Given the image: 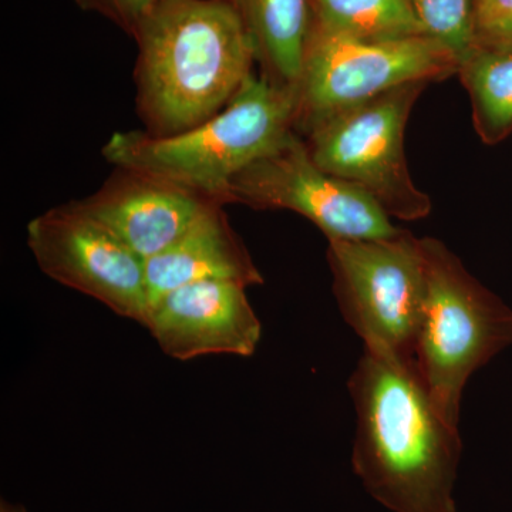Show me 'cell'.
Returning a JSON list of instances; mask_svg holds the SVG:
<instances>
[{
  "label": "cell",
  "mask_w": 512,
  "mask_h": 512,
  "mask_svg": "<svg viewBox=\"0 0 512 512\" xmlns=\"http://www.w3.org/2000/svg\"><path fill=\"white\" fill-rule=\"evenodd\" d=\"M296 124L293 86L251 74L220 113L174 136L147 131L113 134L103 156L124 170L163 178L227 204L229 184L291 136Z\"/></svg>",
  "instance_id": "3"
},
{
  "label": "cell",
  "mask_w": 512,
  "mask_h": 512,
  "mask_svg": "<svg viewBox=\"0 0 512 512\" xmlns=\"http://www.w3.org/2000/svg\"><path fill=\"white\" fill-rule=\"evenodd\" d=\"M74 2L87 12L100 13L133 37L141 20L164 0H74Z\"/></svg>",
  "instance_id": "17"
},
{
  "label": "cell",
  "mask_w": 512,
  "mask_h": 512,
  "mask_svg": "<svg viewBox=\"0 0 512 512\" xmlns=\"http://www.w3.org/2000/svg\"><path fill=\"white\" fill-rule=\"evenodd\" d=\"M228 202L296 212L313 222L328 241L386 239L404 231L394 227L392 218L365 191L322 170L296 131L234 177Z\"/></svg>",
  "instance_id": "8"
},
{
  "label": "cell",
  "mask_w": 512,
  "mask_h": 512,
  "mask_svg": "<svg viewBox=\"0 0 512 512\" xmlns=\"http://www.w3.org/2000/svg\"><path fill=\"white\" fill-rule=\"evenodd\" d=\"M77 204L147 261L221 202L154 175L117 168L99 191Z\"/></svg>",
  "instance_id": "11"
},
{
  "label": "cell",
  "mask_w": 512,
  "mask_h": 512,
  "mask_svg": "<svg viewBox=\"0 0 512 512\" xmlns=\"http://www.w3.org/2000/svg\"><path fill=\"white\" fill-rule=\"evenodd\" d=\"M427 84H403L302 134L322 170L356 185L397 220H423L431 212L430 197L414 185L404 150L407 121Z\"/></svg>",
  "instance_id": "6"
},
{
  "label": "cell",
  "mask_w": 512,
  "mask_h": 512,
  "mask_svg": "<svg viewBox=\"0 0 512 512\" xmlns=\"http://www.w3.org/2000/svg\"><path fill=\"white\" fill-rule=\"evenodd\" d=\"M348 386L356 413L352 467L367 493L392 512H457L463 441L412 360L365 345Z\"/></svg>",
  "instance_id": "1"
},
{
  "label": "cell",
  "mask_w": 512,
  "mask_h": 512,
  "mask_svg": "<svg viewBox=\"0 0 512 512\" xmlns=\"http://www.w3.org/2000/svg\"><path fill=\"white\" fill-rule=\"evenodd\" d=\"M143 325L165 355L177 360L252 356L262 335L247 286L228 281L195 282L168 292L150 306Z\"/></svg>",
  "instance_id": "10"
},
{
  "label": "cell",
  "mask_w": 512,
  "mask_h": 512,
  "mask_svg": "<svg viewBox=\"0 0 512 512\" xmlns=\"http://www.w3.org/2000/svg\"><path fill=\"white\" fill-rule=\"evenodd\" d=\"M410 3L424 35L450 50L458 63L470 55L477 37L473 0H410Z\"/></svg>",
  "instance_id": "16"
},
{
  "label": "cell",
  "mask_w": 512,
  "mask_h": 512,
  "mask_svg": "<svg viewBox=\"0 0 512 512\" xmlns=\"http://www.w3.org/2000/svg\"><path fill=\"white\" fill-rule=\"evenodd\" d=\"M328 244L343 319L365 345L413 362L426 285L421 239L403 231L393 238Z\"/></svg>",
  "instance_id": "7"
},
{
  "label": "cell",
  "mask_w": 512,
  "mask_h": 512,
  "mask_svg": "<svg viewBox=\"0 0 512 512\" xmlns=\"http://www.w3.org/2000/svg\"><path fill=\"white\" fill-rule=\"evenodd\" d=\"M423 308L413 362L441 416L458 427L468 379L512 343V311L434 238H420Z\"/></svg>",
  "instance_id": "4"
},
{
  "label": "cell",
  "mask_w": 512,
  "mask_h": 512,
  "mask_svg": "<svg viewBox=\"0 0 512 512\" xmlns=\"http://www.w3.org/2000/svg\"><path fill=\"white\" fill-rule=\"evenodd\" d=\"M477 32L512 18V0H473Z\"/></svg>",
  "instance_id": "18"
},
{
  "label": "cell",
  "mask_w": 512,
  "mask_h": 512,
  "mask_svg": "<svg viewBox=\"0 0 512 512\" xmlns=\"http://www.w3.org/2000/svg\"><path fill=\"white\" fill-rule=\"evenodd\" d=\"M476 47L497 52H512V18L477 32Z\"/></svg>",
  "instance_id": "19"
},
{
  "label": "cell",
  "mask_w": 512,
  "mask_h": 512,
  "mask_svg": "<svg viewBox=\"0 0 512 512\" xmlns=\"http://www.w3.org/2000/svg\"><path fill=\"white\" fill-rule=\"evenodd\" d=\"M312 20L338 35L360 40L426 36L410 0H311Z\"/></svg>",
  "instance_id": "15"
},
{
  "label": "cell",
  "mask_w": 512,
  "mask_h": 512,
  "mask_svg": "<svg viewBox=\"0 0 512 512\" xmlns=\"http://www.w3.org/2000/svg\"><path fill=\"white\" fill-rule=\"evenodd\" d=\"M146 279L150 306L168 292L195 282H237L247 288L264 284L222 204L212 205L170 247L148 258Z\"/></svg>",
  "instance_id": "12"
},
{
  "label": "cell",
  "mask_w": 512,
  "mask_h": 512,
  "mask_svg": "<svg viewBox=\"0 0 512 512\" xmlns=\"http://www.w3.org/2000/svg\"><path fill=\"white\" fill-rule=\"evenodd\" d=\"M450 50L429 36L360 40L311 23L296 94V133L376 99L396 87L433 82L458 72Z\"/></svg>",
  "instance_id": "5"
},
{
  "label": "cell",
  "mask_w": 512,
  "mask_h": 512,
  "mask_svg": "<svg viewBox=\"0 0 512 512\" xmlns=\"http://www.w3.org/2000/svg\"><path fill=\"white\" fill-rule=\"evenodd\" d=\"M28 245L53 281L143 325L150 308L146 261L77 201L33 218Z\"/></svg>",
  "instance_id": "9"
},
{
  "label": "cell",
  "mask_w": 512,
  "mask_h": 512,
  "mask_svg": "<svg viewBox=\"0 0 512 512\" xmlns=\"http://www.w3.org/2000/svg\"><path fill=\"white\" fill-rule=\"evenodd\" d=\"M0 512H28L22 505H15L10 503H5L2 501V505H0Z\"/></svg>",
  "instance_id": "20"
},
{
  "label": "cell",
  "mask_w": 512,
  "mask_h": 512,
  "mask_svg": "<svg viewBox=\"0 0 512 512\" xmlns=\"http://www.w3.org/2000/svg\"><path fill=\"white\" fill-rule=\"evenodd\" d=\"M133 37L138 113L153 136L211 119L254 74V42L231 0H164Z\"/></svg>",
  "instance_id": "2"
},
{
  "label": "cell",
  "mask_w": 512,
  "mask_h": 512,
  "mask_svg": "<svg viewBox=\"0 0 512 512\" xmlns=\"http://www.w3.org/2000/svg\"><path fill=\"white\" fill-rule=\"evenodd\" d=\"M254 42L262 76L293 86L312 23L311 0H231Z\"/></svg>",
  "instance_id": "13"
},
{
  "label": "cell",
  "mask_w": 512,
  "mask_h": 512,
  "mask_svg": "<svg viewBox=\"0 0 512 512\" xmlns=\"http://www.w3.org/2000/svg\"><path fill=\"white\" fill-rule=\"evenodd\" d=\"M473 110V123L485 144L500 143L512 131V52L474 47L458 67Z\"/></svg>",
  "instance_id": "14"
}]
</instances>
